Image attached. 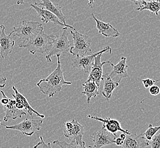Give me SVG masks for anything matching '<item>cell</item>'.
Listing matches in <instances>:
<instances>
[{
	"label": "cell",
	"mask_w": 160,
	"mask_h": 148,
	"mask_svg": "<svg viewBox=\"0 0 160 148\" xmlns=\"http://www.w3.org/2000/svg\"><path fill=\"white\" fill-rule=\"evenodd\" d=\"M88 7H91V8H92L93 4L94 3V2L95 1V0H88Z\"/></svg>",
	"instance_id": "4dcf8cb0"
},
{
	"label": "cell",
	"mask_w": 160,
	"mask_h": 148,
	"mask_svg": "<svg viewBox=\"0 0 160 148\" xmlns=\"http://www.w3.org/2000/svg\"><path fill=\"white\" fill-rule=\"evenodd\" d=\"M149 144L152 148H160V133L154 136L149 142Z\"/></svg>",
	"instance_id": "d4e9b609"
},
{
	"label": "cell",
	"mask_w": 160,
	"mask_h": 148,
	"mask_svg": "<svg viewBox=\"0 0 160 148\" xmlns=\"http://www.w3.org/2000/svg\"><path fill=\"white\" fill-rule=\"evenodd\" d=\"M135 4L138 6L136 10L142 12L144 10H147L155 14L157 16H158V13L160 12V1L156 0L143 1Z\"/></svg>",
	"instance_id": "7402d4cb"
},
{
	"label": "cell",
	"mask_w": 160,
	"mask_h": 148,
	"mask_svg": "<svg viewBox=\"0 0 160 148\" xmlns=\"http://www.w3.org/2000/svg\"><path fill=\"white\" fill-rule=\"evenodd\" d=\"M25 2V0H17V5H23Z\"/></svg>",
	"instance_id": "836d02e7"
},
{
	"label": "cell",
	"mask_w": 160,
	"mask_h": 148,
	"mask_svg": "<svg viewBox=\"0 0 160 148\" xmlns=\"http://www.w3.org/2000/svg\"><path fill=\"white\" fill-rule=\"evenodd\" d=\"M55 37L54 34H47L42 30L38 35L31 39L28 42L24 43H21L19 47L20 48H26L32 54H35L37 52L45 53L48 52V47L53 42Z\"/></svg>",
	"instance_id": "7a4b0ae2"
},
{
	"label": "cell",
	"mask_w": 160,
	"mask_h": 148,
	"mask_svg": "<svg viewBox=\"0 0 160 148\" xmlns=\"http://www.w3.org/2000/svg\"><path fill=\"white\" fill-rule=\"evenodd\" d=\"M1 125H2V120L0 119V126Z\"/></svg>",
	"instance_id": "e575fe53"
},
{
	"label": "cell",
	"mask_w": 160,
	"mask_h": 148,
	"mask_svg": "<svg viewBox=\"0 0 160 148\" xmlns=\"http://www.w3.org/2000/svg\"><path fill=\"white\" fill-rule=\"evenodd\" d=\"M30 7H31V8H33L37 12L39 17L41 18V20L43 22L46 23L48 22H52L56 25L68 27V28L72 29V30L75 29L74 27H72V26L68 25H65L62 22L60 21V19H59L58 17L55 15L54 14L51 13L48 10L42 9L40 7L35 5L34 4H31Z\"/></svg>",
	"instance_id": "9a60e30c"
},
{
	"label": "cell",
	"mask_w": 160,
	"mask_h": 148,
	"mask_svg": "<svg viewBox=\"0 0 160 148\" xmlns=\"http://www.w3.org/2000/svg\"><path fill=\"white\" fill-rule=\"evenodd\" d=\"M7 79L6 77H0V88H2L5 86Z\"/></svg>",
	"instance_id": "f546056e"
},
{
	"label": "cell",
	"mask_w": 160,
	"mask_h": 148,
	"mask_svg": "<svg viewBox=\"0 0 160 148\" xmlns=\"http://www.w3.org/2000/svg\"><path fill=\"white\" fill-rule=\"evenodd\" d=\"M123 142H124V140L123 139L120 138V137H118V136L116 137L115 141H114V143L116 145L121 146L122 145Z\"/></svg>",
	"instance_id": "f1b7e54d"
},
{
	"label": "cell",
	"mask_w": 160,
	"mask_h": 148,
	"mask_svg": "<svg viewBox=\"0 0 160 148\" xmlns=\"http://www.w3.org/2000/svg\"><path fill=\"white\" fill-rule=\"evenodd\" d=\"M124 1H132V2H133L135 3H138V2H140V1H151V0H124ZM156 1H160V0H156Z\"/></svg>",
	"instance_id": "1f68e13d"
},
{
	"label": "cell",
	"mask_w": 160,
	"mask_h": 148,
	"mask_svg": "<svg viewBox=\"0 0 160 148\" xmlns=\"http://www.w3.org/2000/svg\"><path fill=\"white\" fill-rule=\"evenodd\" d=\"M64 126L65 128L63 131L64 136L75 141L80 148H86L85 142L82 140L84 133V126L74 119L65 122Z\"/></svg>",
	"instance_id": "8992f818"
},
{
	"label": "cell",
	"mask_w": 160,
	"mask_h": 148,
	"mask_svg": "<svg viewBox=\"0 0 160 148\" xmlns=\"http://www.w3.org/2000/svg\"><path fill=\"white\" fill-rule=\"evenodd\" d=\"M142 83L143 84L144 87L145 88H148L151 86H152L154 84L156 83V81H154L152 79L150 78H147V79H144L142 80Z\"/></svg>",
	"instance_id": "4316f807"
},
{
	"label": "cell",
	"mask_w": 160,
	"mask_h": 148,
	"mask_svg": "<svg viewBox=\"0 0 160 148\" xmlns=\"http://www.w3.org/2000/svg\"><path fill=\"white\" fill-rule=\"evenodd\" d=\"M126 136H127V134H125L124 133L122 132V134H120V136H119V137L124 140H125V137H126Z\"/></svg>",
	"instance_id": "d6a6232c"
},
{
	"label": "cell",
	"mask_w": 160,
	"mask_h": 148,
	"mask_svg": "<svg viewBox=\"0 0 160 148\" xmlns=\"http://www.w3.org/2000/svg\"><path fill=\"white\" fill-rule=\"evenodd\" d=\"M90 137L93 139V148H100L113 144L116 136L102 127L99 131L94 132Z\"/></svg>",
	"instance_id": "9c48e42d"
},
{
	"label": "cell",
	"mask_w": 160,
	"mask_h": 148,
	"mask_svg": "<svg viewBox=\"0 0 160 148\" xmlns=\"http://www.w3.org/2000/svg\"><path fill=\"white\" fill-rule=\"evenodd\" d=\"M43 121L42 120L31 119L26 118L19 124L14 126H4L8 129L16 130L21 132L25 135L31 136L36 131H39L42 128Z\"/></svg>",
	"instance_id": "ba28073f"
},
{
	"label": "cell",
	"mask_w": 160,
	"mask_h": 148,
	"mask_svg": "<svg viewBox=\"0 0 160 148\" xmlns=\"http://www.w3.org/2000/svg\"><path fill=\"white\" fill-rule=\"evenodd\" d=\"M83 92L82 93L87 97V104H90L92 97H96L99 93V87L95 81L87 79L83 84Z\"/></svg>",
	"instance_id": "44dd1931"
},
{
	"label": "cell",
	"mask_w": 160,
	"mask_h": 148,
	"mask_svg": "<svg viewBox=\"0 0 160 148\" xmlns=\"http://www.w3.org/2000/svg\"><path fill=\"white\" fill-rule=\"evenodd\" d=\"M149 146V141L145 138L143 134L130 133L127 135L121 146L124 148H145Z\"/></svg>",
	"instance_id": "2e32d148"
},
{
	"label": "cell",
	"mask_w": 160,
	"mask_h": 148,
	"mask_svg": "<svg viewBox=\"0 0 160 148\" xmlns=\"http://www.w3.org/2000/svg\"><path fill=\"white\" fill-rule=\"evenodd\" d=\"M149 93H151V95H152L156 96L160 93V87L157 86L153 85L152 86L149 87Z\"/></svg>",
	"instance_id": "83f0119b"
},
{
	"label": "cell",
	"mask_w": 160,
	"mask_h": 148,
	"mask_svg": "<svg viewBox=\"0 0 160 148\" xmlns=\"http://www.w3.org/2000/svg\"><path fill=\"white\" fill-rule=\"evenodd\" d=\"M60 57L59 55L57 56L58 65L54 71L46 78L42 79L37 83L40 91L49 97H54L56 93L61 92L63 85L72 84V82L66 81L64 79L63 72L61 68Z\"/></svg>",
	"instance_id": "6da1fadb"
},
{
	"label": "cell",
	"mask_w": 160,
	"mask_h": 148,
	"mask_svg": "<svg viewBox=\"0 0 160 148\" xmlns=\"http://www.w3.org/2000/svg\"><path fill=\"white\" fill-rule=\"evenodd\" d=\"M16 100L10 99L8 104L3 105V109L5 115L3 121L7 122L9 120H15L22 117V115H26V113L23 109H19L16 106Z\"/></svg>",
	"instance_id": "e0dca14e"
},
{
	"label": "cell",
	"mask_w": 160,
	"mask_h": 148,
	"mask_svg": "<svg viewBox=\"0 0 160 148\" xmlns=\"http://www.w3.org/2000/svg\"><path fill=\"white\" fill-rule=\"evenodd\" d=\"M112 70L109 74V76L113 81L120 83L122 79L128 77V65H127V58L122 57L117 65L110 62Z\"/></svg>",
	"instance_id": "7c38bea8"
},
{
	"label": "cell",
	"mask_w": 160,
	"mask_h": 148,
	"mask_svg": "<svg viewBox=\"0 0 160 148\" xmlns=\"http://www.w3.org/2000/svg\"><path fill=\"white\" fill-rule=\"evenodd\" d=\"M103 82L102 95L108 101L111 97L113 91L119 86L120 83L113 81L109 76V74L102 75V81Z\"/></svg>",
	"instance_id": "ffe728a7"
},
{
	"label": "cell",
	"mask_w": 160,
	"mask_h": 148,
	"mask_svg": "<svg viewBox=\"0 0 160 148\" xmlns=\"http://www.w3.org/2000/svg\"><path fill=\"white\" fill-rule=\"evenodd\" d=\"M53 144L54 145H57L60 148H80L79 146L77 144V142H75V141H74L73 140H72V141H71V143H70V144H68V143L64 141H58V140L54 141H53Z\"/></svg>",
	"instance_id": "cb8c5ba5"
},
{
	"label": "cell",
	"mask_w": 160,
	"mask_h": 148,
	"mask_svg": "<svg viewBox=\"0 0 160 148\" xmlns=\"http://www.w3.org/2000/svg\"><path fill=\"white\" fill-rule=\"evenodd\" d=\"M42 30H43V27L41 23L22 21L21 25L18 27H14L9 34L11 36L13 34V37H19L22 39L21 43H24L38 35Z\"/></svg>",
	"instance_id": "5b68a950"
},
{
	"label": "cell",
	"mask_w": 160,
	"mask_h": 148,
	"mask_svg": "<svg viewBox=\"0 0 160 148\" xmlns=\"http://www.w3.org/2000/svg\"><path fill=\"white\" fill-rule=\"evenodd\" d=\"M12 89L14 92V94H12V96L14 98V100L16 101V106L19 109H25L29 113V115L32 117V114L34 113L39 117L44 119L45 116L44 115L39 113L37 111L32 108V106L30 105L29 101L23 95L19 92L15 86L12 87Z\"/></svg>",
	"instance_id": "5bb4252c"
},
{
	"label": "cell",
	"mask_w": 160,
	"mask_h": 148,
	"mask_svg": "<svg viewBox=\"0 0 160 148\" xmlns=\"http://www.w3.org/2000/svg\"><path fill=\"white\" fill-rule=\"evenodd\" d=\"M70 32L73 38V45L71 46L70 53L75 57H84L92 54L91 48L92 40L90 37L78 32L76 29H71Z\"/></svg>",
	"instance_id": "277c9868"
},
{
	"label": "cell",
	"mask_w": 160,
	"mask_h": 148,
	"mask_svg": "<svg viewBox=\"0 0 160 148\" xmlns=\"http://www.w3.org/2000/svg\"><path fill=\"white\" fill-rule=\"evenodd\" d=\"M39 139H40L41 141L39 142H38V143H37L36 145H34V148H51V144H50V143H48V144H46V143H45V142H44V141H43V137H42V136H40V137H39Z\"/></svg>",
	"instance_id": "484cf974"
},
{
	"label": "cell",
	"mask_w": 160,
	"mask_h": 148,
	"mask_svg": "<svg viewBox=\"0 0 160 148\" xmlns=\"http://www.w3.org/2000/svg\"><path fill=\"white\" fill-rule=\"evenodd\" d=\"M87 117L90 118L91 119L96 120L97 121H99L100 122H102L103 125L102 127L107 129L108 132L111 133L113 135L117 136V133L118 131L123 132L127 135L130 134V133L128 132V130L122 129V125L120 122L118 120L115 119H112L109 117L103 119L101 117H99L97 116H92L91 115H88Z\"/></svg>",
	"instance_id": "8fae6325"
},
{
	"label": "cell",
	"mask_w": 160,
	"mask_h": 148,
	"mask_svg": "<svg viewBox=\"0 0 160 148\" xmlns=\"http://www.w3.org/2000/svg\"><path fill=\"white\" fill-rule=\"evenodd\" d=\"M41 2H34V5L38 7H41L42 9L47 10L51 13L54 14L56 16L60 19L61 22L63 23L65 25H68L66 23V18L64 16L63 13L62 11V6L59 5L57 3L52 2L50 0H40Z\"/></svg>",
	"instance_id": "ac0fdd59"
},
{
	"label": "cell",
	"mask_w": 160,
	"mask_h": 148,
	"mask_svg": "<svg viewBox=\"0 0 160 148\" xmlns=\"http://www.w3.org/2000/svg\"><path fill=\"white\" fill-rule=\"evenodd\" d=\"M106 52H108L109 54L112 53V49L108 46L105 47L101 51L95 54L84 57H76V58L72 60L71 65L74 68L81 69L84 72V73L89 74L93 64L95 57L99 54Z\"/></svg>",
	"instance_id": "52a82bcc"
},
{
	"label": "cell",
	"mask_w": 160,
	"mask_h": 148,
	"mask_svg": "<svg viewBox=\"0 0 160 148\" xmlns=\"http://www.w3.org/2000/svg\"><path fill=\"white\" fill-rule=\"evenodd\" d=\"M102 53L99 54L94 58V62L92 68L90 70L89 76L87 79L95 81L98 85L100 86L101 81H102V67L107 63H110V61H105L102 62L101 58Z\"/></svg>",
	"instance_id": "4fadbf2b"
},
{
	"label": "cell",
	"mask_w": 160,
	"mask_h": 148,
	"mask_svg": "<svg viewBox=\"0 0 160 148\" xmlns=\"http://www.w3.org/2000/svg\"><path fill=\"white\" fill-rule=\"evenodd\" d=\"M5 27L3 25H0V55L2 59H5L13 51L15 41L11 36L5 32Z\"/></svg>",
	"instance_id": "30bf717a"
},
{
	"label": "cell",
	"mask_w": 160,
	"mask_h": 148,
	"mask_svg": "<svg viewBox=\"0 0 160 148\" xmlns=\"http://www.w3.org/2000/svg\"><path fill=\"white\" fill-rule=\"evenodd\" d=\"M68 27L63 28V32L59 35H55L53 42L51 43V47L48 49L46 55V59L48 62H51V58L54 56L62 54H66L70 52V41L68 40Z\"/></svg>",
	"instance_id": "3957f363"
},
{
	"label": "cell",
	"mask_w": 160,
	"mask_h": 148,
	"mask_svg": "<svg viewBox=\"0 0 160 148\" xmlns=\"http://www.w3.org/2000/svg\"><path fill=\"white\" fill-rule=\"evenodd\" d=\"M159 130H160V126H153L152 124H149V128L148 129L144 132L143 135H144L145 138L148 141L151 140L152 139V137L154 136L155 135Z\"/></svg>",
	"instance_id": "603a6c76"
},
{
	"label": "cell",
	"mask_w": 160,
	"mask_h": 148,
	"mask_svg": "<svg viewBox=\"0 0 160 148\" xmlns=\"http://www.w3.org/2000/svg\"><path fill=\"white\" fill-rule=\"evenodd\" d=\"M91 17L96 22V28L100 34L106 37L117 38L120 33L109 23H106L100 21L96 18L93 13L91 14Z\"/></svg>",
	"instance_id": "d6986e66"
}]
</instances>
